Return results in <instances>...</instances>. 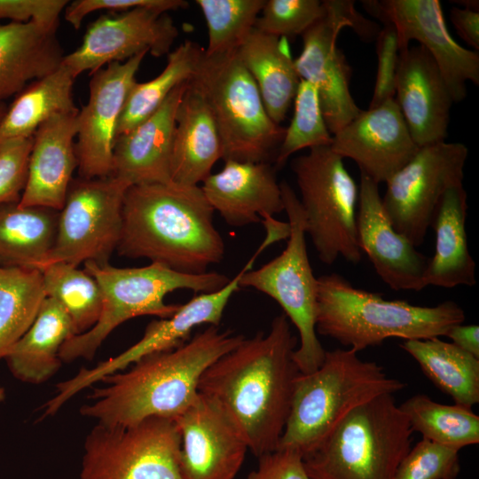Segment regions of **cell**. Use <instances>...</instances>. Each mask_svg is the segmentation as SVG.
<instances>
[{
    "label": "cell",
    "instance_id": "obj_4",
    "mask_svg": "<svg viewBox=\"0 0 479 479\" xmlns=\"http://www.w3.org/2000/svg\"><path fill=\"white\" fill-rule=\"evenodd\" d=\"M464 320V310L452 301L418 306L385 300L380 294L353 287L337 273L318 278L317 334L356 352L391 337L405 341L445 336Z\"/></svg>",
    "mask_w": 479,
    "mask_h": 479
},
{
    "label": "cell",
    "instance_id": "obj_37",
    "mask_svg": "<svg viewBox=\"0 0 479 479\" xmlns=\"http://www.w3.org/2000/svg\"><path fill=\"white\" fill-rule=\"evenodd\" d=\"M41 273L46 297L64 308L75 335L93 327L102 308V294L95 279L85 270L62 262L47 265Z\"/></svg>",
    "mask_w": 479,
    "mask_h": 479
},
{
    "label": "cell",
    "instance_id": "obj_31",
    "mask_svg": "<svg viewBox=\"0 0 479 479\" xmlns=\"http://www.w3.org/2000/svg\"><path fill=\"white\" fill-rule=\"evenodd\" d=\"M59 213L19 202L1 205L0 264L41 271L54 246Z\"/></svg>",
    "mask_w": 479,
    "mask_h": 479
},
{
    "label": "cell",
    "instance_id": "obj_27",
    "mask_svg": "<svg viewBox=\"0 0 479 479\" xmlns=\"http://www.w3.org/2000/svg\"><path fill=\"white\" fill-rule=\"evenodd\" d=\"M56 30L33 21L0 24V105L60 66L64 55Z\"/></svg>",
    "mask_w": 479,
    "mask_h": 479
},
{
    "label": "cell",
    "instance_id": "obj_41",
    "mask_svg": "<svg viewBox=\"0 0 479 479\" xmlns=\"http://www.w3.org/2000/svg\"><path fill=\"white\" fill-rule=\"evenodd\" d=\"M459 452L422 438L401 460L394 479H456Z\"/></svg>",
    "mask_w": 479,
    "mask_h": 479
},
{
    "label": "cell",
    "instance_id": "obj_29",
    "mask_svg": "<svg viewBox=\"0 0 479 479\" xmlns=\"http://www.w3.org/2000/svg\"><path fill=\"white\" fill-rule=\"evenodd\" d=\"M238 55L255 80L271 119H286L300 82L287 38L255 27L238 49Z\"/></svg>",
    "mask_w": 479,
    "mask_h": 479
},
{
    "label": "cell",
    "instance_id": "obj_39",
    "mask_svg": "<svg viewBox=\"0 0 479 479\" xmlns=\"http://www.w3.org/2000/svg\"><path fill=\"white\" fill-rule=\"evenodd\" d=\"M333 136L326 123L316 88L300 80L294 98V114L285 129L275 159L276 166H282L294 153L308 148L331 145Z\"/></svg>",
    "mask_w": 479,
    "mask_h": 479
},
{
    "label": "cell",
    "instance_id": "obj_13",
    "mask_svg": "<svg viewBox=\"0 0 479 479\" xmlns=\"http://www.w3.org/2000/svg\"><path fill=\"white\" fill-rule=\"evenodd\" d=\"M129 187L113 176L72 181L59 213L54 246L42 270L60 262L75 266L89 261L109 263L120 241Z\"/></svg>",
    "mask_w": 479,
    "mask_h": 479
},
{
    "label": "cell",
    "instance_id": "obj_22",
    "mask_svg": "<svg viewBox=\"0 0 479 479\" xmlns=\"http://www.w3.org/2000/svg\"><path fill=\"white\" fill-rule=\"evenodd\" d=\"M394 98L418 147L445 141L454 102L436 63L422 46L400 51Z\"/></svg>",
    "mask_w": 479,
    "mask_h": 479
},
{
    "label": "cell",
    "instance_id": "obj_48",
    "mask_svg": "<svg viewBox=\"0 0 479 479\" xmlns=\"http://www.w3.org/2000/svg\"><path fill=\"white\" fill-rule=\"evenodd\" d=\"M452 343L479 358V326L458 324L452 326L446 335Z\"/></svg>",
    "mask_w": 479,
    "mask_h": 479
},
{
    "label": "cell",
    "instance_id": "obj_14",
    "mask_svg": "<svg viewBox=\"0 0 479 479\" xmlns=\"http://www.w3.org/2000/svg\"><path fill=\"white\" fill-rule=\"evenodd\" d=\"M467 155V147L458 142L421 146L386 181L384 211L394 229L415 247L423 243L444 193L462 183Z\"/></svg>",
    "mask_w": 479,
    "mask_h": 479
},
{
    "label": "cell",
    "instance_id": "obj_25",
    "mask_svg": "<svg viewBox=\"0 0 479 479\" xmlns=\"http://www.w3.org/2000/svg\"><path fill=\"white\" fill-rule=\"evenodd\" d=\"M201 190L231 226L256 224L284 211L275 168L269 162L224 161L219 172L203 181Z\"/></svg>",
    "mask_w": 479,
    "mask_h": 479
},
{
    "label": "cell",
    "instance_id": "obj_35",
    "mask_svg": "<svg viewBox=\"0 0 479 479\" xmlns=\"http://www.w3.org/2000/svg\"><path fill=\"white\" fill-rule=\"evenodd\" d=\"M45 297L40 271L0 264V358L32 325Z\"/></svg>",
    "mask_w": 479,
    "mask_h": 479
},
{
    "label": "cell",
    "instance_id": "obj_47",
    "mask_svg": "<svg viewBox=\"0 0 479 479\" xmlns=\"http://www.w3.org/2000/svg\"><path fill=\"white\" fill-rule=\"evenodd\" d=\"M450 19L457 34L471 46L474 51L479 50V10L467 7H452Z\"/></svg>",
    "mask_w": 479,
    "mask_h": 479
},
{
    "label": "cell",
    "instance_id": "obj_19",
    "mask_svg": "<svg viewBox=\"0 0 479 479\" xmlns=\"http://www.w3.org/2000/svg\"><path fill=\"white\" fill-rule=\"evenodd\" d=\"M181 436L182 479H233L247 444L223 410L199 393L176 420Z\"/></svg>",
    "mask_w": 479,
    "mask_h": 479
},
{
    "label": "cell",
    "instance_id": "obj_3",
    "mask_svg": "<svg viewBox=\"0 0 479 479\" xmlns=\"http://www.w3.org/2000/svg\"><path fill=\"white\" fill-rule=\"evenodd\" d=\"M214 212L199 185H131L124 196L116 250L179 272L205 273L221 262L225 249Z\"/></svg>",
    "mask_w": 479,
    "mask_h": 479
},
{
    "label": "cell",
    "instance_id": "obj_40",
    "mask_svg": "<svg viewBox=\"0 0 479 479\" xmlns=\"http://www.w3.org/2000/svg\"><path fill=\"white\" fill-rule=\"evenodd\" d=\"M324 12L319 0H265L255 27L271 35L293 38L302 35Z\"/></svg>",
    "mask_w": 479,
    "mask_h": 479
},
{
    "label": "cell",
    "instance_id": "obj_17",
    "mask_svg": "<svg viewBox=\"0 0 479 479\" xmlns=\"http://www.w3.org/2000/svg\"><path fill=\"white\" fill-rule=\"evenodd\" d=\"M178 35L173 20L157 10L136 8L117 15H102L87 28L81 45L64 56L62 62L76 78L104 66L124 62L142 53L169 54Z\"/></svg>",
    "mask_w": 479,
    "mask_h": 479
},
{
    "label": "cell",
    "instance_id": "obj_44",
    "mask_svg": "<svg viewBox=\"0 0 479 479\" xmlns=\"http://www.w3.org/2000/svg\"><path fill=\"white\" fill-rule=\"evenodd\" d=\"M188 2L184 0H75L65 8V20L75 29H79L86 15L98 12H126L136 8H150L166 12L184 9Z\"/></svg>",
    "mask_w": 479,
    "mask_h": 479
},
{
    "label": "cell",
    "instance_id": "obj_7",
    "mask_svg": "<svg viewBox=\"0 0 479 479\" xmlns=\"http://www.w3.org/2000/svg\"><path fill=\"white\" fill-rule=\"evenodd\" d=\"M412 433L393 395H381L349 412L304 467L312 479H394Z\"/></svg>",
    "mask_w": 479,
    "mask_h": 479
},
{
    "label": "cell",
    "instance_id": "obj_26",
    "mask_svg": "<svg viewBox=\"0 0 479 479\" xmlns=\"http://www.w3.org/2000/svg\"><path fill=\"white\" fill-rule=\"evenodd\" d=\"M222 158L223 145L213 114L204 95L191 80L176 116L171 182L198 185Z\"/></svg>",
    "mask_w": 479,
    "mask_h": 479
},
{
    "label": "cell",
    "instance_id": "obj_28",
    "mask_svg": "<svg viewBox=\"0 0 479 479\" xmlns=\"http://www.w3.org/2000/svg\"><path fill=\"white\" fill-rule=\"evenodd\" d=\"M467 192L459 183L448 188L437 208L431 228L436 250L424 274V284L444 288L475 284V263L466 232Z\"/></svg>",
    "mask_w": 479,
    "mask_h": 479
},
{
    "label": "cell",
    "instance_id": "obj_21",
    "mask_svg": "<svg viewBox=\"0 0 479 479\" xmlns=\"http://www.w3.org/2000/svg\"><path fill=\"white\" fill-rule=\"evenodd\" d=\"M378 184L360 172L357 237L380 278L396 291H420L426 287L424 274L429 258L397 232L389 220Z\"/></svg>",
    "mask_w": 479,
    "mask_h": 479
},
{
    "label": "cell",
    "instance_id": "obj_9",
    "mask_svg": "<svg viewBox=\"0 0 479 479\" xmlns=\"http://www.w3.org/2000/svg\"><path fill=\"white\" fill-rule=\"evenodd\" d=\"M284 211L288 216L290 234L281 254L262 267L251 270L259 255L244 266L240 287H252L276 301L299 334V347L293 354L300 373H310L323 363L326 350L316 331L318 279L307 252L304 213L294 191L279 183Z\"/></svg>",
    "mask_w": 479,
    "mask_h": 479
},
{
    "label": "cell",
    "instance_id": "obj_8",
    "mask_svg": "<svg viewBox=\"0 0 479 479\" xmlns=\"http://www.w3.org/2000/svg\"><path fill=\"white\" fill-rule=\"evenodd\" d=\"M192 82L204 95L223 145V160L275 161L285 129L268 114L259 89L238 51L203 52Z\"/></svg>",
    "mask_w": 479,
    "mask_h": 479
},
{
    "label": "cell",
    "instance_id": "obj_50",
    "mask_svg": "<svg viewBox=\"0 0 479 479\" xmlns=\"http://www.w3.org/2000/svg\"><path fill=\"white\" fill-rule=\"evenodd\" d=\"M5 397V391L3 387L0 386V402H2L4 399Z\"/></svg>",
    "mask_w": 479,
    "mask_h": 479
},
{
    "label": "cell",
    "instance_id": "obj_34",
    "mask_svg": "<svg viewBox=\"0 0 479 479\" xmlns=\"http://www.w3.org/2000/svg\"><path fill=\"white\" fill-rule=\"evenodd\" d=\"M204 52L186 40L168 54L166 67L153 79L132 85L117 129V137L128 132L153 114L180 84L192 80Z\"/></svg>",
    "mask_w": 479,
    "mask_h": 479
},
{
    "label": "cell",
    "instance_id": "obj_46",
    "mask_svg": "<svg viewBox=\"0 0 479 479\" xmlns=\"http://www.w3.org/2000/svg\"><path fill=\"white\" fill-rule=\"evenodd\" d=\"M258 458L257 467L247 479H312L305 469L302 456L295 451L277 449Z\"/></svg>",
    "mask_w": 479,
    "mask_h": 479
},
{
    "label": "cell",
    "instance_id": "obj_18",
    "mask_svg": "<svg viewBox=\"0 0 479 479\" xmlns=\"http://www.w3.org/2000/svg\"><path fill=\"white\" fill-rule=\"evenodd\" d=\"M146 54L108 64L91 75L88 102L77 114L75 153L80 177L111 176L119 121Z\"/></svg>",
    "mask_w": 479,
    "mask_h": 479
},
{
    "label": "cell",
    "instance_id": "obj_1",
    "mask_svg": "<svg viewBox=\"0 0 479 479\" xmlns=\"http://www.w3.org/2000/svg\"><path fill=\"white\" fill-rule=\"evenodd\" d=\"M297 339L287 316L275 317L267 334L244 338L202 373L199 393L232 421L256 457L275 451L289 414Z\"/></svg>",
    "mask_w": 479,
    "mask_h": 479
},
{
    "label": "cell",
    "instance_id": "obj_15",
    "mask_svg": "<svg viewBox=\"0 0 479 479\" xmlns=\"http://www.w3.org/2000/svg\"><path fill=\"white\" fill-rule=\"evenodd\" d=\"M241 270L221 289L200 293L170 317L151 321L142 338L121 354L98 363L92 368H82L75 375L59 382L54 396L42 407L43 417L54 415L68 400L105 376L125 370L150 354L174 349L189 341L192 330L200 325L219 326L224 311L240 289Z\"/></svg>",
    "mask_w": 479,
    "mask_h": 479
},
{
    "label": "cell",
    "instance_id": "obj_11",
    "mask_svg": "<svg viewBox=\"0 0 479 479\" xmlns=\"http://www.w3.org/2000/svg\"><path fill=\"white\" fill-rule=\"evenodd\" d=\"M175 420L151 417L128 427L97 424L87 436L81 479H182Z\"/></svg>",
    "mask_w": 479,
    "mask_h": 479
},
{
    "label": "cell",
    "instance_id": "obj_2",
    "mask_svg": "<svg viewBox=\"0 0 479 479\" xmlns=\"http://www.w3.org/2000/svg\"><path fill=\"white\" fill-rule=\"evenodd\" d=\"M243 335L209 326L183 345L145 356L130 368L105 376L81 413L108 427H128L147 418L176 420L197 397L199 381Z\"/></svg>",
    "mask_w": 479,
    "mask_h": 479
},
{
    "label": "cell",
    "instance_id": "obj_45",
    "mask_svg": "<svg viewBox=\"0 0 479 479\" xmlns=\"http://www.w3.org/2000/svg\"><path fill=\"white\" fill-rule=\"evenodd\" d=\"M69 2L67 0H0V20L27 23L33 21L57 29L59 15Z\"/></svg>",
    "mask_w": 479,
    "mask_h": 479
},
{
    "label": "cell",
    "instance_id": "obj_12",
    "mask_svg": "<svg viewBox=\"0 0 479 479\" xmlns=\"http://www.w3.org/2000/svg\"><path fill=\"white\" fill-rule=\"evenodd\" d=\"M324 15L302 35V49L294 65L301 80L317 90L322 113L332 134L355 119L362 111L349 90L350 67L337 38L351 27L363 40L376 38L380 28L363 17L350 0L323 1Z\"/></svg>",
    "mask_w": 479,
    "mask_h": 479
},
{
    "label": "cell",
    "instance_id": "obj_24",
    "mask_svg": "<svg viewBox=\"0 0 479 479\" xmlns=\"http://www.w3.org/2000/svg\"><path fill=\"white\" fill-rule=\"evenodd\" d=\"M78 112L58 114L36 130L20 206L62 208L78 165L74 142Z\"/></svg>",
    "mask_w": 479,
    "mask_h": 479
},
{
    "label": "cell",
    "instance_id": "obj_33",
    "mask_svg": "<svg viewBox=\"0 0 479 479\" xmlns=\"http://www.w3.org/2000/svg\"><path fill=\"white\" fill-rule=\"evenodd\" d=\"M400 347L454 404L472 408L479 403V358L439 337L405 340Z\"/></svg>",
    "mask_w": 479,
    "mask_h": 479
},
{
    "label": "cell",
    "instance_id": "obj_49",
    "mask_svg": "<svg viewBox=\"0 0 479 479\" xmlns=\"http://www.w3.org/2000/svg\"><path fill=\"white\" fill-rule=\"evenodd\" d=\"M6 108L3 106V104L0 105V122L2 118L4 117L5 114Z\"/></svg>",
    "mask_w": 479,
    "mask_h": 479
},
{
    "label": "cell",
    "instance_id": "obj_32",
    "mask_svg": "<svg viewBox=\"0 0 479 479\" xmlns=\"http://www.w3.org/2000/svg\"><path fill=\"white\" fill-rule=\"evenodd\" d=\"M75 79L62 62L23 89L0 122V143L33 137L36 130L54 115L77 113L73 98Z\"/></svg>",
    "mask_w": 479,
    "mask_h": 479
},
{
    "label": "cell",
    "instance_id": "obj_5",
    "mask_svg": "<svg viewBox=\"0 0 479 479\" xmlns=\"http://www.w3.org/2000/svg\"><path fill=\"white\" fill-rule=\"evenodd\" d=\"M405 383L389 377L383 366L347 349L326 351L322 365L294 380L291 406L277 449L315 451L353 409ZM276 449V450H277Z\"/></svg>",
    "mask_w": 479,
    "mask_h": 479
},
{
    "label": "cell",
    "instance_id": "obj_6",
    "mask_svg": "<svg viewBox=\"0 0 479 479\" xmlns=\"http://www.w3.org/2000/svg\"><path fill=\"white\" fill-rule=\"evenodd\" d=\"M84 270L98 282L102 294L100 316L90 330L69 338L59 351L61 362L91 359L106 338L123 322L140 316H172L180 304H168L165 296L175 290L209 293L230 279L216 271L187 274L161 263L118 268L110 263L85 262Z\"/></svg>",
    "mask_w": 479,
    "mask_h": 479
},
{
    "label": "cell",
    "instance_id": "obj_38",
    "mask_svg": "<svg viewBox=\"0 0 479 479\" xmlns=\"http://www.w3.org/2000/svg\"><path fill=\"white\" fill-rule=\"evenodd\" d=\"M208 27L206 55L238 51L254 29L265 0H196Z\"/></svg>",
    "mask_w": 479,
    "mask_h": 479
},
{
    "label": "cell",
    "instance_id": "obj_10",
    "mask_svg": "<svg viewBox=\"0 0 479 479\" xmlns=\"http://www.w3.org/2000/svg\"><path fill=\"white\" fill-rule=\"evenodd\" d=\"M299 188L306 234L318 256L332 264L338 256L357 263L362 252L357 237L358 188L343 159L330 145L311 148L291 163Z\"/></svg>",
    "mask_w": 479,
    "mask_h": 479
},
{
    "label": "cell",
    "instance_id": "obj_16",
    "mask_svg": "<svg viewBox=\"0 0 479 479\" xmlns=\"http://www.w3.org/2000/svg\"><path fill=\"white\" fill-rule=\"evenodd\" d=\"M362 4L371 15L395 27L400 51L417 41L430 54L454 103L466 98L467 81L479 84L478 51L461 46L451 35L438 0H367Z\"/></svg>",
    "mask_w": 479,
    "mask_h": 479
},
{
    "label": "cell",
    "instance_id": "obj_20",
    "mask_svg": "<svg viewBox=\"0 0 479 479\" xmlns=\"http://www.w3.org/2000/svg\"><path fill=\"white\" fill-rule=\"evenodd\" d=\"M330 146L342 159L355 161L360 172L378 185L386 183L419 149L395 98L362 110L333 135Z\"/></svg>",
    "mask_w": 479,
    "mask_h": 479
},
{
    "label": "cell",
    "instance_id": "obj_36",
    "mask_svg": "<svg viewBox=\"0 0 479 479\" xmlns=\"http://www.w3.org/2000/svg\"><path fill=\"white\" fill-rule=\"evenodd\" d=\"M399 408L422 438L458 451L479 443V416L470 407L440 404L418 394Z\"/></svg>",
    "mask_w": 479,
    "mask_h": 479
},
{
    "label": "cell",
    "instance_id": "obj_30",
    "mask_svg": "<svg viewBox=\"0 0 479 479\" xmlns=\"http://www.w3.org/2000/svg\"><path fill=\"white\" fill-rule=\"evenodd\" d=\"M74 335L67 311L56 300L45 297L32 325L4 357L11 373L27 383L48 381L61 365L62 345Z\"/></svg>",
    "mask_w": 479,
    "mask_h": 479
},
{
    "label": "cell",
    "instance_id": "obj_23",
    "mask_svg": "<svg viewBox=\"0 0 479 479\" xmlns=\"http://www.w3.org/2000/svg\"><path fill=\"white\" fill-rule=\"evenodd\" d=\"M190 81L178 85L148 118L117 137L111 176L130 186L171 183L176 116Z\"/></svg>",
    "mask_w": 479,
    "mask_h": 479
},
{
    "label": "cell",
    "instance_id": "obj_42",
    "mask_svg": "<svg viewBox=\"0 0 479 479\" xmlns=\"http://www.w3.org/2000/svg\"><path fill=\"white\" fill-rule=\"evenodd\" d=\"M33 137L0 143V206L19 202L23 192Z\"/></svg>",
    "mask_w": 479,
    "mask_h": 479
},
{
    "label": "cell",
    "instance_id": "obj_43",
    "mask_svg": "<svg viewBox=\"0 0 479 479\" xmlns=\"http://www.w3.org/2000/svg\"><path fill=\"white\" fill-rule=\"evenodd\" d=\"M377 71L369 108L375 107L395 97L396 75L400 50L395 27L384 23L376 36Z\"/></svg>",
    "mask_w": 479,
    "mask_h": 479
}]
</instances>
